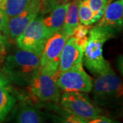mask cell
<instances>
[{"instance_id":"1","label":"cell","mask_w":123,"mask_h":123,"mask_svg":"<svg viewBox=\"0 0 123 123\" xmlns=\"http://www.w3.org/2000/svg\"><path fill=\"white\" fill-rule=\"evenodd\" d=\"M39 66L40 55L20 49L7 56L2 73L10 83L20 86H28Z\"/></svg>"},{"instance_id":"2","label":"cell","mask_w":123,"mask_h":123,"mask_svg":"<svg viewBox=\"0 0 123 123\" xmlns=\"http://www.w3.org/2000/svg\"><path fill=\"white\" fill-rule=\"evenodd\" d=\"M113 35L111 32L97 25L90 28L83 58L85 66L93 75H101L110 68V64L103 57V47Z\"/></svg>"},{"instance_id":"3","label":"cell","mask_w":123,"mask_h":123,"mask_svg":"<svg viewBox=\"0 0 123 123\" xmlns=\"http://www.w3.org/2000/svg\"><path fill=\"white\" fill-rule=\"evenodd\" d=\"M92 90L94 101L97 105L101 107L114 104L123 97L122 81L111 67L97 75L92 84Z\"/></svg>"},{"instance_id":"4","label":"cell","mask_w":123,"mask_h":123,"mask_svg":"<svg viewBox=\"0 0 123 123\" xmlns=\"http://www.w3.org/2000/svg\"><path fill=\"white\" fill-rule=\"evenodd\" d=\"M60 101L64 110L86 121L97 118L102 113V110L84 92H64Z\"/></svg>"},{"instance_id":"5","label":"cell","mask_w":123,"mask_h":123,"mask_svg":"<svg viewBox=\"0 0 123 123\" xmlns=\"http://www.w3.org/2000/svg\"><path fill=\"white\" fill-rule=\"evenodd\" d=\"M29 93L33 98L41 102L58 103L60 89L55 81V75L38 68L28 85Z\"/></svg>"},{"instance_id":"6","label":"cell","mask_w":123,"mask_h":123,"mask_svg":"<svg viewBox=\"0 0 123 123\" xmlns=\"http://www.w3.org/2000/svg\"><path fill=\"white\" fill-rule=\"evenodd\" d=\"M49 37L43 18L38 16L26 27L15 43L19 49L30 51L40 56Z\"/></svg>"},{"instance_id":"7","label":"cell","mask_w":123,"mask_h":123,"mask_svg":"<svg viewBox=\"0 0 123 123\" xmlns=\"http://www.w3.org/2000/svg\"><path fill=\"white\" fill-rule=\"evenodd\" d=\"M69 38L61 30L49 38L40 56L39 68L41 70L56 74L62 49Z\"/></svg>"},{"instance_id":"8","label":"cell","mask_w":123,"mask_h":123,"mask_svg":"<svg viewBox=\"0 0 123 123\" xmlns=\"http://www.w3.org/2000/svg\"><path fill=\"white\" fill-rule=\"evenodd\" d=\"M55 81L60 89L64 92L88 93L92 90V79L84 70L82 64L65 71H57Z\"/></svg>"},{"instance_id":"9","label":"cell","mask_w":123,"mask_h":123,"mask_svg":"<svg viewBox=\"0 0 123 123\" xmlns=\"http://www.w3.org/2000/svg\"><path fill=\"white\" fill-rule=\"evenodd\" d=\"M39 13V1L33 0L29 6L21 13L9 18L8 30L10 40L16 42L18 37L22 34L26 27L38 16Z\"/></svg>"},{"instance_id":"10","label":"cell","mask_w":123,"mask_h":123,"mask_svg":"<svg viewBox=\"0 0 123 123\" xmlns=\"http://www.w3.org/2000/svg\"><path fill=\"white\" fill-rule=\"evenodd\" d=\"M123 21V0H116L106 6L102 17L97 21V27L115 34L117 29H121Z\"/></svg>"},{"instance_id":"11","label":"cell","mask_w":123,"mask_h":123,"mask_svg":"<svg viewBox=\"0 0 123 123\" xmlns=\"http://www.w3.org/2000/svg\"><path fill=\"white\" fill-rule=\"evenodd\" d=\"M84 51L77 45L75 38L70 37L62 49L57 71L62 72L82 64Z\"/></svg>"},{"instance_id":"12","label":"cell","mask_w":123,"mask_h":123,"mask_svg":"<svg viewBox=\"0 0 123 123\" xmlns=\"http://www.w3.org/2000/svg\"><path fill=\"white\" fill-rule=\"evenodd\" d=\"M17 101L11 83L4 73L0 72V123L12 110Z\"/></svg>"},{"instance_id":"13","label":"cell","mask_w":123,"mask_h":123,"mask_svg":"<svg viewBox=\"0 0 123 123\" xmlns=\"http://www.w3.org/2000/svg\"><path fill=\"white\" fill-rule=\"evenodd\" d=\"M14 111L15 123H44L43 114L29 103L21 102Z\"/></svg>"},{"instance_id":"14","label":"cell","mask_w":123,"mask_h":123,"mask_svg":"<svg viewBox=\"0 0 123 123\" xmlns=\"http://www.w3.org/2000/svg\"><path fill=\"white\" fill-rule=\"evenodd\" d=\"M69 4L70 3L58 4L50 12L49 15L43 18V21L47 29L49 36L62 29Z\"/></svg>"},{"instance_id":"15","label":"cell","mask_w":123,"mask_h":123,"mask_svg":"<svg viewBox=\"0 0 123 123\" xmlns=\"http://www.w3.org/2000/svg\"><path fill=\"white\" fill-rule=\"evenodd\" d=\"M81 0H73L70 2L66 12L64 22L61 30L70 37L79 23V5Z\"/></svg>"},{"instance_id":"16","label":"cell","mask_w":123,"mask_h":123,"mask_svg":"<svg viewBox=\"0 0 123 123\" xmlns=\"http://www.w3.org/2000/svg\"><path fill=\"white\" fill-rule=\"evenodd\" d=\"M48 116L52 123H87L86 120L76 116L57 105H51Z\"/></svg>"},{"instance_id":"17","label":"cell","mask_w":123,"mask_h":123,"mask_svg":"<svg viewBox=\"0 0 123 123\" xmlns=\"http://www.w3.org/2000/svg\"><path fill=\"white\" fill-rule=\"evenodd\" d=\"M33 0H5L4 10L8 18L17 16L29 6Z\"/></svg>"},{"instance_id":"18","label":"cell","mask_w":123,"mask_h":123,"mask_svg":"<svg viewBox=\"0 0 123 123\" xmlns=\"http://www.w3.org/2000/svg\"><path fill=\"white\" fill-rule=\"evenodd\" d=\"M79 23L86 25H91L95 23L94 14L88 5L87 0H81L79 5Z\"/></svg>"},{"instance_id":"19","label":"cell","mask_w":123,"mask_h":123,"mask_svg":"<svg viewBox=\"0 0 123 123\" xmlns=\"http://www.w3.org/2000/svg\"><path fill=\"white\" fill-rule=\"evenodd\" d=\"M91 27L79 23L78 26L75 28L72 36L75 38L77 45L84 51L88 39L89 30Z\"/></svg>"},{"instance_id":"20","label":"cell","mask_w":123,"mask_h":123,"mask_svg":"<svg viewBox=\"0 0 123 123\" xmlns=\"http://www.w3.org/2000/svg\"><path fill=\"white\" fill-rule=\"evenodd\" d=\"M87 1L94 14L95 23L97 22L102 17L109 0H87Z\"/></svg>"},{"instance_id":"21","label":"cell","mask_w":123,"mask_h":123,"mask_svg":"<svg viewBox=\"0 0 123 123\" xmlns=\"http://www.w3.org/2000/svg\"><path fill=\"white\" fill-rule=\"evenodd\" d=\"M62 0H39L40 13L50 12L56 6L62 4Z\"/></svg>"},{"instance_id":"22","label":"cell","mask_w":123,"mask_h":123,"mask_svg":"<svg viewBox=\"0 0 123 123\" xmlns=\"http://www.w3.org/2000/svg\"><path fill=\"white\" fill-rule=\"evenodd\" d=\"M8 21L9 18L4 10L0 9V34L5 38L8 36Z\"/></svg>"},{"instance_id":"23","label":"cell","mask_w":123,"mask_h":123,"mask_svg":"<svg viewBox=\"0 0 123 123\" xmlns=\"http://www.w3.org/2000/svg\"><path fill=\"white\" fill-rule=\"evenodd\" d=\"M87 123H118L114 120L108 118L105 116H99L95 118L87 121Z\"/></svg>"},{"instance_id":"24","label":"cell","mask_w":123,"mask_h":123,"mask_svg":"<svg viewBox=\"0 0 123 123\" xmlns=\"http://www.w3.org/2000/svg\"><path fill=\"white\" fill-rule=\"evenodd\" d=\"M6 42V38H5L4 36L0 34V55L4 51Z\"/></svg>"},{"instance_id":"25","label":"cell","mask_w":123,"mask_h":123,"mask_svg":"<svg viewBox=\"0 0 123 123\" xmlns=\"http://www.w3.org/2000/svg\"><path fill=\"white\" fill-rule=\"evenodd\" d=\"M5 0H0V9L4 10V6Z\"/></svg>"},{"instance_id":"26","label":"cell","mask_w":123,"mask_h":123,"mask_svg":"<svg viewBox=\"0 0 123 123\" xmlns=\"http://www.w3.org/2000/svg\"><path fill=\"white\" fill-rule=\"evenodd\" d=\"M72 1H73V0H62V4H66V3H70Z\"/></svg>"},{"instance_id":"27","label":"cell","mask_w":123,"mask_h":123,"mask_svg":"<svg viewBox=\"0 0 123 123\" xmlns=\"http://www.w3.org/2000/svg\"><path fill=\"white\" fill-rule=\"evenodd\" d=\"M116 1V0H109V3L111 2V1Z\"/></svg>"},{"instance_id":"28","label":"cell","mask_w":123,"mask_h":123,"mask_svg":"<svg viewBox=\"0 0 123 123\" xmlns=\"http://www.w3.org/2000/svg\"><path fill=\"white\" fill-rule=\"evenodd\" d=\"M38 1H39V0H38Z\"/></svg>"}]
</instances>
